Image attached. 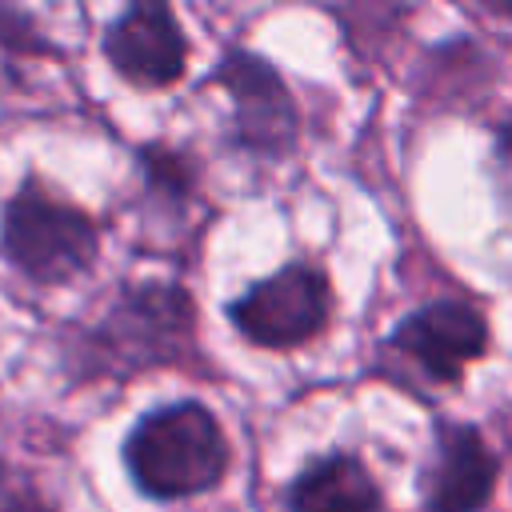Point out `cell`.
Masks as SVG:
<instances>
[{
  "instance_id": "obj_6",
  "label": "cell",
  "mask_w": 512,
  "mask_h": 512,
  "mask_svg": "<svg viewBox=\"0 0 512 512\" xmlns=\"http://www.w3.org/2000/svg\"><path fill=\"white\" fill-rule=\"evenodd\" d=\"M388 352L412 360L436 384H456L488 352V320L468 300H432L392 328Z\"/></svg>"
},
{
  "instance_id": "obj_8",
  "label": "cell",
  "mask_w": 512,
  "mask_h": 512,
  "mask_svg": "<svg viewBox=\"0 0 512 512\" xmlns=\"http://www.w3.org/2000/svg\"><path fill=\"white\" fill-rule=\"evenodd\" d=\"M500 480V460L472 424H436V464L424 512H480Z\"/></svg>"
},
{
  "instance_id": "obj_5",
  "label": "cell",
  "mask_w": 512,
  "mask_h": 512,
  "mask_svg": "<svg viewBox=\"0 0 512 512\" xmlns=\"http://www.w3.org/2000/svg\"><path fill=\"white\" fill-rule=\"evenodd\" d=\"M208 84L228 92V100H232V140L244 152L280 156L296 144V136H300L296 100H292L288 84L280 80V72L264 56L232 48V52L220 56V64L204 80V88Z\"/></svg>"
},
{
  "instance_id": "obj_1",
  "label": "cell",
  "mask_w": 512,
  "mask_h": 512,
  "mask_svg": "<svg viewBox=\"0 0 512 512\" xmlns=\"http://www.w3.org/2000/svg\"><path fill=\"white\" fill-rule=\"evenodd\" d=\"M196 336V304L176 280H132L112 304L92 320L76 324L64 348V364L72 380H132L148 368L176 364L192 352Z\"/></svg>"
},
{
  "instance_id": "obj_2",
  "label": "cell",
  "mask_w": 512,
  "mask_h": 512,
  "mask_svg": "<svg viewBox=\"0 0 512 512\" xmlns=\"http://www.w3.org/2000/svg\"><path fill=\"white\" fill-rule=\"evenodd\" d=\"M232 464L216 412L200 400H172L144 412L124 436V468L152 500L212 492Z\"/></svg>"
},
{
  "instance_id": "obj_11",
  "label": "cell",
  "mask_w": 512,
  "mask_h": 512,
  "mask_svg": "<svg viewBox=\"0 0 512 512\" xmlns=\"http://www.w3.org/2000/svg\"><path fill=\"white\" fill-rule=\"evenodd\" d=\"M140 172L148 176L152 192H164V196H188L192 192V164H188V156L172 152L164 144L140 148Z\"/></svg>"
},
{
  "instance_id": "obj_3",
  "label": "cell",
  "mask_w": 512,
  "mask_h": 512,
  "mask_svg": "<svg viewBox=\"0 0 512 512\" xmlns=\"http://www.w3.org/2000/svg\"><path fill=\"white\" fill-rule=\"evenodd\" d=\"M0 252L24 280L60 288L96 264L100 228L80 204L28 176L0 212Z\"/></svg>"
},
{
  "instance_id": "obj_10",
  "label": "cell",
  "mask_w": 512,
  "mask_h": 512,
  "mask_svg": "<svg viewBox=\"0 0 512 512\" xmlns=\"http://www.w3.org/2000/svg\"><path fill=\"white\" fill-rule=\"evenodd\" d=\"M48 52H52V44L40 36L32 16L12 8V4H0V76L12 68V60L48 56Z\"/></svg>"
},
{
  "instance_id": "obj_12",
  "label": "cell",
  "mask_w": 512,
  "mask_h": 512,
  "mask_svg": "<svg viewBox=\"0 0 512 512\" xmlns=\"http://www.w3.org/2000/svg\"><path fill=\"white\" fill-rule=\"evenodd\" d=\"M0 512H48L36 484L0 460Z\"/></svg>"
},
{
  "instance_id": "obj_9",
  "label": "cell",
  "mask_w": 512,
  "mask_h": 512,
  "mask_svg": "<svg viewBox=\"0 0 512 512\" xmlns=\"http://www.w3.org/2000/svg\"><path fill=\"white\" fill-rule=\"evenodd\" d=\"M288 512H384V496L360 456L324 452L288 484Z\"/></svg>"
},
{
  "instance_id": "obj_7",
  "label": "cell",
  "mask_w": 512,
  "mask_h": 512,
  "mask_svg": "<svg viewBox=\"0 0 512 512\" xmlns=\"http://www.w3.org/2000/svg\"><path fill=\"white\" fill-rule=\"evenodd\" d=\"M104 60L136 88H172L188 68V36L168 4H128L104 28Z\"/></svg>"
},
{
  "instance_id": "obj_4",
  "label": "cell",
  "mask_w": 512,
  "mask_h": 512,
  "mask_svg": "<svg viewBox=\"0 0 512 512\" xmlns=\"http://www.w3.org/2000/svg\"><path fill=\"white\" fill-rule=\"evenodd\" d=\"M232 328L268 352H288L316 340L332 320V284L320 264L292 260L252 280L228 304Z\"/></svg>"
},
{
  "instance_id": "obj_13",
  "label": "cell",
  "mask_w": 512,
  "mask_h": 512,
  "mask_svg": "<svg viewBox=\"0 0 512 512\" xmlns=\"http://www.w3.org/2000/svg\"><path fill=\"white\" fill-rule=\"evenodd\" d=\"M492 152H496V164H500L504 184L512 188V116L496 128V136H492Z\"/></svg>"
}]
</instances>
